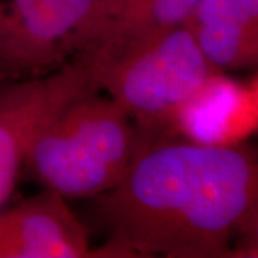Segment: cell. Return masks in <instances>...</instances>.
Masks as SVG:
<instances>
[{
    "instance_id": "7c38bea8",
    "label": "cell",
    "mask_w": 258,
    "mask_h": 258,
    "mask_svg": "<svg viewBox=\"0 0 258 258\" xmlns=\"http://www.w3.org/2000/svg\"><path fill=\"white\" fill-rule=\"evenodd\" d=\"M252 95H254V99H255V103H257V109H258V83L255 85V88L252 89Z\"/></svg>"
},
{
    "instance_id": "5b68a950",
    "label": "cell",
    "mask_w": 258,
    "mask_h": 258,
    "mask_svg": "<svg viewBox=\"0 0 258 258\" xmlns=\"http://www.w3.org/2000/svg\"><path fill=\"white\" fill-rule=\"evenodd\" d=\"M91 88L96 86L86 53L55 72L0 86V211L16 186L39 129Z\"/></svg>"
},
{
    "instance_id": "9c48e42d",
    "label": "cell",
    "mask_w": 258,
    "mask_h": 258,
    "mask_svg": "<svg viewBox=\"0 0 258 258\" xmlns=\"http://www.w3.org/2000/svg\"><path fill=\"white\" fill-rule=\"evenodd\" d=\"M201 0H118L115 16L92 50L106 52L185 25Z\"/></svg>"
},
{
    "instance_id": "8fae6325",
    "label": "cell",
    "mask_w": 258,
    "mask_h": 258,
    "mask_svg": "<svg viewBox=\"0 0 258 258\" xmlns=\"http://www.w3.org/2000/svg\"><path fill=\"white\" fill-rule=\"evenodd\" d=\"M15 76L12 75V72L9 71V68L6 66V63L3 62V59L0 57V86L3 83H6L9 79H13Z\"/></svg>"
},
{
    "instance_id": "3957f363",
    "label": "cell",
    "mask_w": 258,
    "mask_h": 258,
    "mask_svg": "<svg viewBox=\"0 0 258 258\" xmlns=\"http://www.w3.org/2000/svg\"><path fill=\"white\" fill-rule=\"evenodd\" d=\"M93 83L144 134L172 126L178 111L212 72L185 23L106 52H85Z\"/></svg>"
},
{
    "instance_id": "ba28073f",
    "label": "cell",
    "mask_w": 258,
    "mask_h": 258,
    "mask_svg": "<svg viewBox=\"0 0 258 258\" xmlns=\"http://www.w3.org/2000/svg\"><path fill=\"white\" fill-rule=\"evenodd\" d=\"M186 25L212 68L258 62V0H201Z\"/></svg>"
},
{
    "instance_id": "6da1fadb",
    "label": "cell",
    "mask_w": 258,
    "mask_h": 258,
    "mask_svg": "<svg viewBox=\"0 0 258 258\" xmlns=\"http://www.w3.org/2000/svg\"><path fill=\"white\" fill-rule=\"evenodd\" d=\"M96 200L103 255L220 257L258 204V162L232 145L144 142Z\"/></svg>"
},
{
    "instance_id": "7a4b0ae2",
    "label": "cell",
    "mask_w": 258,
    "mask_h": 258,
    "mask_svg": "<svg viewBox=\"0 0 258 258\" xmlns=\"http://www.w3.org/2000/svg\"><path fill=\"white\" fill-rule=\"evenodd\" d=\"M141 145L126 112L91 88L39 129L25 166L66 200L96 198L123 178Z\"/></svg>"
},
{
    "instance_id": "52a82bcc",
    "label": "cell",
    "mask_w": 258,
    "mask_h": 258,
    "mask_svg": "<svg viewBox=\"0 0 258 258\" xmlns=\"http://www.w3.org/2000/svg\"><path fill=\"white\" fill-rule=\"evenodd\" d=\"M258 122L252 91L211 74L178 111L174 128L188 141L205 145H232Z\"/></svg>"
},
{
    "instance_id": "277c9868",
    "label": "cell",
    "mask_w": 258,
    "mask_h": 258,
    "mask_svg": "<svg viewBox=\"0 0 258 258\" xmlns=\"http://www.w3.org/2000/svg\"><path fill=\"white\" fill-rule=\"evenodd\" d=\"M118 0H0V57L15 78L55 72L98 46Z\"/></svg>"
},
{
    "instance_id": "30bf717a",
    "label": "cell",
    "mask_w": 258,
    "mask_h": 258,
    "mask_svg": "<svg viewBox=\"0 0 258 258\" xmlns=\"http://www.w3.org/2000/svg\"><path fill=\"white\" fill-rule=\"evenodd\" d=\"M244 232L248 234L244 251L252 252V255H258V204L255 210L252 211V215L247 222L245 228H244Z\"/></svg>"
},
{
    "instance_id": "8992f818",
    "label": "cell",
    "mask_w": 258,
    "mask_h": 258,
    "mask_svg": "<svg viewBox=\"0 0 258 258\" xmlns=\"http://www.w3.org/2000/svg\"><path fill=\"white\" fill-rule=\"evenodd\" d=\"M93 252L66 198L45 189L0 211V258H81Z\"/></svg>"
}]
</instances>
